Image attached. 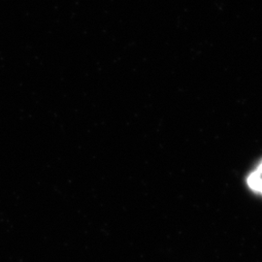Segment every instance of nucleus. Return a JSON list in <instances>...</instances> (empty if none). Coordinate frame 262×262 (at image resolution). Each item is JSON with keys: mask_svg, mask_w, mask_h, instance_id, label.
<instances>
[{"mask_svg": "<svg viewBox=\"0 0 262 262\" xmlns=\"http://www.w3.org/2000/svg\"><path fill=\"white\" fill-rule=\"evenodd\" d=\"M248 185L254 191L262 193V161L256 170L249 176Z\"/></svg>", "mask_w": 262, "mask_h": 262, "instance_id": "obj_1", "label": "nucleus"}]
</instances>
